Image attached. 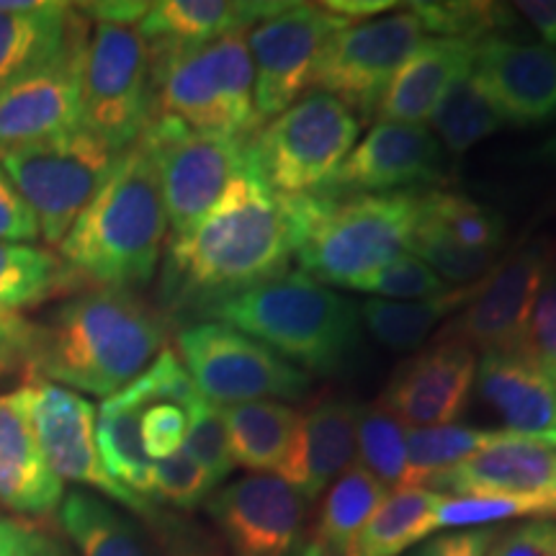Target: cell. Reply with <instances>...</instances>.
I'll return each instance as SVG.
<instances>
[{
    "instance_id": "8d00e7d4",
    "label": "cell",
    "mask_w": 556,
    "mask_h": 556,
    "mask_svg": "<svg viewBox=\"0 0 556 556\" xmlns=\"http://www.w3.org/2000/svg\"><path fill=\"white\" fill-rule=\"evenodd\" d=\"M407 253H413L415 258L426 263L446 287L454 283V289L482 281L497 266V253L458 245V242L448 240L446 235H441L438 229L426 225V222H420V217H417L415 232L409 238Z\"/></svg>"
},
{
    "instance_id": "ba28073f",
    "label": "cell",
    "mask_w": 556,
    "mask_h": 556,
    "mask_svg": "<svg viewBox=\"0 0 556 556\" xmlns=\"http://www.w3.org/2000/svg\"><path fill=\"white\" fill-rule=\"evenodd\" d=\"M122 152L86 129L0 152L9 173L39 225V238L60 245L114 170Z\"/></svg>"
},
{
    "instance_id": "816d5d0a",
    "label": "cell",
    "mask_w": 556,
    "mask_h": 556,
    "mask_svg": "<svg viewBox=\"0 0 556 556\" xmlns=\"http://www.w3.org/2000/svg\"><path fill=\"white\" fill-rule=\"evenodd\" d=\"M34 531L11 518H0V556H31Z\"/></svg>"
},
{
    "instance_id": "e575fe53",
    "label": "cell",
    "mask_w": 556,
    "mask_h": 556,
    "mask_svg": "<svg viewBox=\"0 0 556 556\" xmlns=\"http://www.w3.org/2000/svg\"><path fill=\"white\" fill-rule=\"evenodd\" d=\"M356 454L361 467L384 486H415L407 458V426L381 405L358 407Z\"/></svg>"
},
{
    "instance_id": "277c9868",
    "label": "cell",
    "mask_w": 556,
    "mask_h": 556,
    "mask_svg": "<svg viewBox=\"0 0 556 556\" xmlns=\"http://www.w3.org/2000/svg\"><path fill=\"white\" fill-rule=\"evenodd\" d=\"M289 199L299 225V266L325 287L358 289L368 276L407 253L420 217V193L409 189Z\"/></svg>"
},
{
    "instance_id": "44dd1931",
    "label": "cell",
    "mask_w": 556,
    "mask_h": 556,
    "mask_svg": "<svg viewBox=\"0 0 556 556\" xmlns=\"http://www.w3.org/2000/svg\"><path fill=\"white\" fill-rule=\"evenodd\" d=\"M475 73L503 124L536 127L556 119V50L503 37L482 39Z\"/></svg>"
},
{
    "instance_id": "8fae6325",
    "label": "cell",
    "mask_w": 556,
    "mask_h": 556,
    "mask_svg": "<svg viewBox=\"0 0 556 556\" xmlns=\"http://www.w3.org/2000/svg\"><path fill=\"white\" fill-rule=\"evenodd\" d=\"M139 139L155 160L173 238L189 232L217 206L245 163L248 139L197 131L170 116H155Z\"/></svg>"
},
{
    "instance_id": "60d3db41",
    "label": "cell",
    "mask_w": 556,
    "mask_h": 556,
    "mask_svg": "<svg viewBox=\"0 0 556 556\" xmlns=\"http://www.w3.org/2000/svg\"><path fill=\"white\" fill-rule=\"evenodd\" d=\"M448 287L430 270L420 258L413 253H402L400 258L387 263L377 274L368 276L356 291H366V294H377L381 299H428L435 294H443Z\"/></svg>"
},
{
    "instance_id": "11a10c76",
    "label": "cell",
    "mask_w": 556,
    "mask_h": 556,
    "mask_svg": "<svg viewBox=\"0 0 556 556\" xmlns=\"http://www.w3.org/2000/svg\"><path fill=\"white\" fill-rule=\"evenodd\" d=\"M299 556H338V554H332V552H328V548H325L323 544H317V541H312V544L304 548L302 554Z\"/></svg>"
},
{
    "instance_id": "603a6c76",
    "label": "cell",
    "mask_w": 556,
    "mask_h": 556,
    "mask_svg": "<svg viewBox=\"0 0 556 556\" xmlns=\"http://www.w3.org/2000/svg\"><path fill=\"white\" fill-rule=\"evenodd\" d=\"M479 397L503 417L505 430L526 435L556 433V377L520 351L482 353Z\"/></svg>"
},
{
    "instance_id": "836d02e7",
    "label": "cell",
    "mask_w": 556,
    "mask_h": 556,
    "mask_svg": "<svg viewBox=\"0 0 556 556\" xmlns=\"http://www.w3.org/2000/svg\"><path fill=\"white\" fill-rule=\"evenodd\" d=\"M428 122L433 124L441 142L456 155L471 150L477 142L492 137L503 127V119L497 116L477 78L475 65L451 83Z\"/></svg>"
},
{
    "instance_id": "6da1fadb",
    "label": "cell",
    "mask_w": 556,
    "mask_h": 556,
    "mask_svg": "<svg viewBox=\"0 0 556 556\" xmlns=\"http://www.w3.org/2000/svg\"><path fill=\"white\" fill-rule=\"evenodd\" d=\"M296 238L291 199L270 191L245 157L217 206L170 240L160 289L163 302L199 315L222 299L274 281L287 274Z\"/></svg>"
},
{
    "instance_id": "f546056e",
    "label": "cell",
    "mask_w": 556,
    "mask_h": 556,
    "mask_svg": "<svg viewBox=\"0 0 556 556\" xmlns=\"http://www.w3.org/2000/svg\"><path fill=\"white\" fill-rule=\"evenodd\" d=\"M492 274V270H490ZM486 274V276H490ZM484 276V278H486ZM482 281L469 287L446 289L443 294L417 299V302H389V299H368L361 304V323L381 345L392 351H413L426 340L441 319L454 315L458 307H469L482 289Z\"/></svg>"
},
{
    "instance_id": "7c38bea8",
    "label": "cell",
    "mask_w": 556,
    "mask_h": 556,
    "mask_svg": "<svg viewBox=\"0 0 556 556\" xmlns=\"http://www.w3.org/2000/svg\"><path fill=\"white\" fill-rule=\"evenodd\" d=\"M422 39L426 26L413 11L348 24L325 45L312 86L351 111L371 116L402 62Z\"/></svg>"
},
{
    "instance_id": "b9f144b4",
    "label": "cell",
    "mask_w": 556,
    "mask_h": 556,
    "mask_svg": "<svg viewBox=\"0 0 556 556\" xmlns=\"http://www.w3.org/2000/svg\"><path fill=\"white\" fill-rule=\"evenodd\" d=\"M518 351L556 377V276H546Z\"/></svg>"
},
{
    "instance_id": "e0dca14e",
    "label": "cell",
    "mask_w": 556,
    "mask_h": 556,
    "mask_svg": "<svg viewBox=\"0 0 556 556\" xmlns=\"http://www.w3.org/2000/svg\"><path fill=\"white\" fill-rule=\"evenodd\" d=\"M446 497H516L556 518V433H513L426 482Z\"/></svg>"
},
{
    "instance_id": "c3c4849f",
    "label": "cell",
    "mask_w": 556,
    "mask_h": 556,
    "mask_svg": "<svg viewBox=\"0 0 556 556\" xmlns=\"http://www.w3.org/2000/svg\"><path fill=\"white\" fill-rule=\"evenodd\" d=\"M497 533L492 528H471L430 539L413 556H486Z\"/></svg>"
},
{
    "instance_id": "484cf974",
    "label": "cell",
    "mask_w": 556,
    "mask_h": 556,
    "mask_svg": "<svg viewBox=\"0 0 556 556\" xmlns=\"http://www.w3.org/2000/svg\"><path fill=\"white\" fill-rule=\"evenodd\" d=\"M287 3H258V0H157L139 21L137 31L144 41L168 50H189L227 34L245 31L261 24Z\"/></svg>"
},
{
    "instance_id": "7bdbcfd3",
    "label": "cell",
    "mask_w": 556,
    "mask_h": 556,
    "mask_svg": "<svg viewBox=\"0 0 556 556\" xmlns=\"http://www.w3.org/2000/svg\"><path fill=\"white\" fill-rule=\"evenodd\" d=\"M189 417L176 402H155L142 415V443L152 462L168 458L184 448Z\"/></svg>"
},
{
    "instance_id": "ffe728a7",
    "label": "cell",
    "mask_w": 556,
    "mask_h": 556,
    "mask_svg": "<svg viewBox=\"0 0 556 556\" xmlns=\"http://www.w3.org/2000/svg\"><path fill=\"white\" fill-rule=\"evenodd\" d=\"M477 364L469 345L441 340L394 374L379 405L407 428L451 426L467 407Z\"/></svg>"
},
{
    "instance_id": "cb8c5ba5",
    "label": "cell",
    "mask_w": 556,
    "mask_h": 556,
    "mask_svg": "<svg viewBox=\"0 0 556 556\" xmlns=\"http://www.w3.org/2000/svg\"><path fill=\"white\" fill-rule=\"evenodd\" d=\"M477 45L451 37H428L402 62L379 101L381 122L426 124L458 75L475 65Z\"/></svg>"
},
{
    "instance_id": "d590c367",
    "label": "cell",
    "mask_w": 556,
    "mask_h": 556,
    "mask_svg": "<svg viewBox=\"0 0 556 556\" xmlns=\"http://www.w3.org/2000/svg\"><path fill=\"white\" fill-rule=\"evenodd\" d=\"M420 222H426L448 240L471 250L497 253L503 242V219L497 212L469 197L448 191L420 193Z\"/></svg>"
},
{
    "instance_id": "9c48e42d",
    "label": "cell",
    "mask_w": 556,
    "mask_h": 556,
    "mask_svg": "<svg viewBox=\"0 0 556 556\" xmlns=\"http://www.w3.org/2000/svg\"><path fill=\"white\" fill-rule=\"evenodd\" d=\"M176 345L199 397L217 407L258 400H299L312 384L309 374L302 368L217 319L186 325Z\"/></svg>"
},
{
    "instance_id": "1f68e13d",
    "label": "cell",
    "mask_w": 556,
    "mask_h": 556,
    "mask_svg": "<svg viewBox=\"0 0 556 556\" xmlns=\"http://www.w3.org/2000/svg\"><path fill=\"white\" fill-rule=\"evenodd\" d=\"M78 283L73 270L52 250L0 242V315H18Z\"/></svg>"
},
{
    "instance_id": "5bb4252c",
    "label": "cell",
    "mask_w": 556,
    "mask_h": 556,
    "mask_svg": "<svg viewBox=\"0 0 556 556\" xmlns=\"http://www.w3.org/2000/svg\"><path fill=\"white\" fill-rule=\"evenodd\" d=\"M348 21L332 16L323 5L287 3L261 24L250 26V58L255 70V114L270 122L315 80L317 62L332 34L345 29Z\"/></svg>"
},
{
    "instance_id": "3957f363",
    "label": "cell",
    "mask_w": 556,
    "mask_h": 556,
    "mask_svg": "<svg viewBox=\"0 0 556 556\" xmlns=\"http://www.w3.org/2000/svg\"><path fill=\"white\" fill-rule=\"evenodd\" d=\"M165 235L168 214L155 160L137 139L58 248L78 281L129 291L152 281Z\"/></svg>"
},
{
    "instance_id": "db71d44e",
    "label": "cell",
    "mask_w": 556,
    "mask_h": 556,
    "mask_svg": "<svg viewBox=\"0 0 556 556\" xmlns=\"http://www.w3.org/2000/svg\"><path fill=\"white\" fill-rule=\"evenodd\" d=\"M31 556H73L65 546L58 544V541L50 536H41V533L34 531V554Z\"/></svg>"
},
{
    "instance_id": "f5cc1de1",
    "label": "cell",
    "mask_w": 556,
    "mask_h": 556,
    "mask_svg": "<svg viewBox=\"0 0 556 556\" xmlns=\"http://www.w3.org/2000/svg\"><path fill=\"white\" fill-rule=\"evenodd\" d=\"M319 5L328 13H332V16L348 21V24H351L353 18H368L377 16L381 11L394 9L392 0H328V3Z\"/></svg>"
},
{
    "instance_id": "7402d4cb",
    "label": "cell",
    "mask_w": 556,
    "mask_h": 556,
    "mask_svg": "<svg viewBox=\"0 0 556 556\" xmlns=\"http://www.w3.org/2000/svg\"><path fill=\"white\" fill-rule=\"evenodd\" d=\"M358 407L340 397L319 400L309 413L299 415L291 448L276 471L304 500H315L340 475L351 469L356 456Z\"/></svg>"
},
{
    "instance_id": "83f0119b",
    "label": "cell",
    "mask_w": 556,
    "mask_h": 556,
    "mask_svg": "<svg viewBox=\"0 0 556 556\" xmlns=\"http://www.w3.org/2000/svg\"><path fill=\"white\" fill-rule=\"evenodd\" d=\"M229 435V454L238 467L253 475H274L281 469L294 441L299 413L274 400L222 407Z\"/></svg>"
},
{
    "instance_id": "f6af8a7d",
    "label": "cell",
    "mask_w": 556,
    "mask_h": 556,
    "mask_svg": "<svg viewBox=\"0 0 556 556\" xmlns=\"http://www.w3.org/2000/svg\"><path fill=\"white\" fill-rule=\"evenodd\" d=\"M39 240V225L29 204L21 197L9 173L0 165V242H31Z\"/></svg>"
},
{
    "instance_id": "30bf717a",
    "label": "cell",
    "mask_w": 556,
    "mask_h": 556,
    "mask_svg": "<svg viewBox=\"0 0 556 556\" xmlns=\"http://www.w3.org/2000/svg\"><path fill=\"white\" fill-rule=\"evenodd\" d=\"M150 60V45L131 26L99 24L88 37L80 127L116 152L129 150L155 119Z\"/></svg>"
},
{
    "instance_id": "74e56055",
    "label": "cell",
    "mask_w": 556,
    "mask_h": 556,
    "mask_svg": "<svg viewBox=\"0 0 556 556\" xmlns=\"http://www.w3.org/2000/svg\"><path fill=\"white\" fill-rule=\"evenodd\" d=\"M409 11L422 21L426 31L471 45L495 37L497 29L510 24V11L497 3H413Z\"/></svg>"
},
{
    "instance_id": "7a4b0ae2",
    "label": "cell",
    "mask_w": 556,
    "mask_h": 556,
    "mask_svg": "<svg viewBox=\"0 0 556 556\" xmlns=\"http://www.w3.org/2000/svg\"><path fill=\"white\" fill-rule=\"evenodd\" d=\"M165 330L148 304L124 289H88L37 323L26 379L111 397L163 351Z\"/></svg>"
},
{
    "instance_id": "f1b7e54d",
    "label": "cell",
    "mask_w": 556,
    "mask_h": 556,
    "mask_svg": "<svg viewBox=\"0 0 556 556\" xmlns=\"http://www.w3.org/2000/svg\"><path fill=\"white\" fill-rule=\"evenodd\" d=\"M60 526L80 556H155L144 533L93 492H67L60 503Z\"/></svg>"
},
{
    "instance_id": "4dcf8cb0",
    "label": "cell",
    "mask_w": 556,
    "mask_h": 556,
    "mask_svg": "<svg viewBox=\"0 0 556 556\" xmlns=\"http://www.w3.org/2000/svg\"><path fill=\"white\" fill-rule=\"evenodd\" d=\"M443 497L446 495L430 486H402L389 492L345 556H402L433 533L430 520Z\"/></svg>"
},
{
    "instance_id": "d4e9b609",
    "label": "cell",
    "mask_w": 556,
    "mask_h": 556,
    "mask_svg": "<svg viewBox=\"0 0 556 556\" xmlns=\"http://www.w3.org/2000/svg\"><path fill=\"white\" fill-rule=\"evenodd\" d=\"M65 497L47 467L16 392L0 394V505L18 516H47Z\"/></svg>"
},
{
    "instance_id": "9a60e30c",
    "label": "cell",
    "mask_w": 556,
    "mask_h": 556,
    "mask_svg": "<svg viewBox=\"0 0 556 556\" xmlns=\"http://www.w3.org/2000/svg\"><path fill=\"white\" fill-rule=\"evenodd\" d=\"M88 50L86 16L65 45L0 93V152L80 129V78Z\"/></svg>"
},
{
    "instance_id": "ac0fdd59",
    "label": "cell",
    "mask_w": 556,
    "mask_h": 556,
    "mask_svg": "<svg viewBox=\"0 0 556 556\" xmlns=\"http://www.w3.org/2000/svg\"><path fill=\"white\" fill-rule=\"evenodd\" d=\"M548 276L544 245H526L497 263L462 317L441 340H456L482 353H510L523 343V332L541 287Z\"/></svg>"
},
{
    "instance_id": "bcb514c9",
    "label": "cell",
    "mask_w": 556,
    "mask_h": 556,
    "mask_svg": "<svg viewBox=\"0 0 556 556\" xmlns=\"http://www.w3.org/2000/svg\"><path fill=\"white\" fill-rule=\"evenodd\" d=\"M150 518L155 523L163 556H225L199 526L180 518H163L157 513H152Z\"/></svg>"
},
{
    "instance_id": "52a82bcc",
    "label": "cell",
    "mask_w": 556,
    "mask_h": 556,
    "mask_svg": "<svg viewBox=\"0 0 556 556\" xmlns=\"http://www.w3.org/2000/svg\"><path fill=\"white\" fill-rule=\"evenodd\" d=\"M361 135L353 111L328 93H307L248 139L245 157L281 197L323 191Z\"/></svg>"
},
{
    "instance_id": "f35d334b",
    "label": "cell",
    "mask_w": 556,
    "mask_h": 556,
    "mask_svg": "<svg viewBox=\"0 0 556 556\" xmlns=\"http://www.w3.org/2000/svg\"><path fill=\"white\" fill-rule=\"evenodd\" d=\"M186 417H189V428H186L184 451L219 484L235 469L232 454H229L225 413H222V407L201 400L197 394L186 405Z\"/></svg>"
},
{
    "instance_id": "7dc6e473",
    "label": "cell",
    "mask_w": 556,
    "mask_h": 556,
    "mask_svg": "<svg viewBox=\"0 0 556 556\" xmlns=\"http://www.w3.org/2000/svg\"><path fill=\"white\" fill-rule=\"evenodd\" d=\"M37 323L21 315H0V379L24 371L29 364Z\"/></svg>"
},
{
    "instance_id": "ee69618b",
    "label": "cell",
    "mask_w": 556,
    "mask_h": 556,
    "mask_svg": "<svg viewBox=\"0 0 556 556\" xmlns=\"http://www.w3.org/2000/svg\"><path fill=\"white\" fill-rule=\"evenodd\" d=\"M486 556H556V518H533L507 528Z\"/></svg>"
},
{
    "instance_id": "5b68a950",
    "label": "cell",
    "mask_w": 556,
    "mask_h": 556,
    "mask_svg": "<svg viewBox=\"0 0 556 556\" xmlns=\"http://www.w3.org/2000/svg\"><path fill=\"white\" fill-rule=\"evenodd\" d=\"M201 319H217L268 345L281 358L330 374L358 343L361 309L302 270L222 299Z\"/></svg>"
},
{
    "instance_id": "d6a6232c",
    "label": "cell",
    "mask_w": 556,
    "mask_h": 556,
    "mask_svg": "<svg viewBox=\"0 0 556 556\" xmlns=\"http://www.w3.org/2000/svg\"><path fill=\"white\" fill-rule=\"evenodd\" d=\"M387 495V486L368 475L361 464L348 469L330 484L328 497L319 510L317 544L332 554L345 556Z\"/></svg>"
},
{
    "instance_id": "2e32d148",
    "label": "cell",
    "mask_w": 556,
    "mask_h": 556,
    "mask_svg": "<svg viewBox=\"0 0 556 556\" xmlns=\"http://www.w3.org/2000/svg\"><path fill=\"white\" fill-rule=\"evenodd\" d=\"M229 556H294L307 500L278 475H248L206 500Z\"/></svg>"
},
{
    "instance_id": "4316f807",
    "label": "cell",
    "mask_w": 556,
    "mask_h": 556,
    "mask_svg": "<svg viewBox=\"0 0 556 556\" xmlns=\"http://www.w3.org/2000/svg\"><path fill=\"white\" fill-rule=\"evenodd\" d=\"M80 21L70 3L0 0V93L50 60Z\"/></svg>"
},
{
    "instance_id": "4fadbf2b",
    "label": "cell",
    "mask_w": 556,
    "mask_h": 556,
    "mask_svg": "<svg viewBox=\"0 0 556 556\" xmlns=\"http://www.w3.org/2000/svg\"><path fill=\"white\" fill-rule=\"evenodd\" d=\"M16 397L47 467L62 482L86 484L139 516L150 518L155 513L148 500L131 495L103 469L99 443H96V407L83 394L50 381L26 379V384L16 389Z\"/></svg>"
},
{
    "instance_id": "ab89813d",
    "label": "cell",
    "mask_w": 556,
    "mask_h": 556,
    "mask_svg": "<svg viewBox=\"0 0 556 556\" xmlns=\"http://www.w3.org/2000/svg\"><path fill=\"white\" fill-rule=\"evenodd\" d=\"M217 486L212 477L199 467L184 448L168 458L152 462L150 479V497L163 500L178 510H191L199 503H204Z\"/></svg>"
},
{
    "instance_id": "f907efd6",
    "label": "cell",
    "mask_w": 556,
    "mask_h": 556,
    "mask_svg": "<svg viewBox=\"0 0 556 556\" xmlns=\"http://www.w3.org/2000/svg\"><path fill=\"white\" fill-rule=\"evenodd\" d=\"M541 34L548 47H556V0H520L513 5Z\"/></svg>"
},
{
    "instance_id": "d6986e66",
    "label": "cell",
    "mask_w": 556,
    "mask_h": 556,
    "mask_svg": "<svg viewBox=\"0 0 556 556\" xmlns=\"http://www.w3.org/2000/svg\"><path fill=\"white\" fill-rule=\"evenodd\" d=\"M443 150L426 124L379 122L348 152L323 191L328 197L407 191L441 176Z\"/></svg>"
},
{
    "instance_id": "8992f818",
    "label": "cell",
    "mask_w": 556,
    "mask_h": 556,
    "mask_svg": "<svg viewBox=\"0 0 556 556\" xmlns=\"http://www.w3.org/2000/svg\"><path fill=\"white\" fill-rule=\"evenodd\" d=\"M155 116H170L197 131L250 139L261 129L255 114V70L245 31L227 34L189 50L155 47Z\"/></svg>"
},
{
    "instance_id": "681fc988",
    "label": "cell",
    "mask_w": 556,
    "mask_h": 556,
    "mask_svg": "<svg viewBox=\"0 0 556 556\" xmlns=\"http://www.w3.org/2000/svg\"><path fill=\"white\" fill-rule=\"evenodd\" d=\"M86 18H96L106 26H129L144 18L150 3L144 0H101V3H80L75 5Z\"/></svg>"
}]
</instances>
